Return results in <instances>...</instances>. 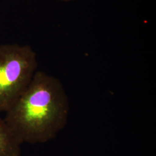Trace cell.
Here are the masks:
<instances>
[{
	"label": "cell",
	"mask_w": 156,
	"mask_h": 156,
	"mask_svg": "<svg viewBox=\"0 0 156 156\" xmlns=\"http://www.w3.org/2000/svg\"><path fill=\"white\" fill-rule=\"evenodd\" d=\"M68 97L59 79L37 71L27 88L6 111L4 120L23 143H45L67 125Z\"/></svg>",
	"instance_id": "obj_1"
},
{
	"label": "cell",
	"mask_w": 156,
	"mask_h": 156,
	"mask_svg": "<svg viewBox=\"0 0 156 156\" xmlns=\"http://www.w3.org/2000/svg\"><path fill=\"white\" fill-rule=\"evenodd\" d=\"M37 67L36 53L29 45H0V113L27 88Z\"/></svg>",
	"instance_id": "obj_2"
},
{
	"label": "cell",
	"mask_w": 156,
	"mask_h": 156,
	"mask_svg": "<svg viewBox=\"0 0 156 156\" xmlns=\"http://www.w3.org/2000/svg\"><path fill=\"white\" fill-rule=\"evenodd\" d=\"M22 144L0 117V156H20Z\"/></svg>",
	"instance_id": "obj_3"
},
{
	"label": "cell",
	"mask_w": 156,
	"mask_h": 156,
	"mask_svg": "<svg viewBox=\"0 0 156 156\" xmlns=\"http://www.w3.org/2000/svg\"><path fill=\"white\" fill-rule=\"evenodd\" d=\"M62 1H72V0H62Z\"/></svg>",
	"instance_id": "obj_4"
}]
</instances>
